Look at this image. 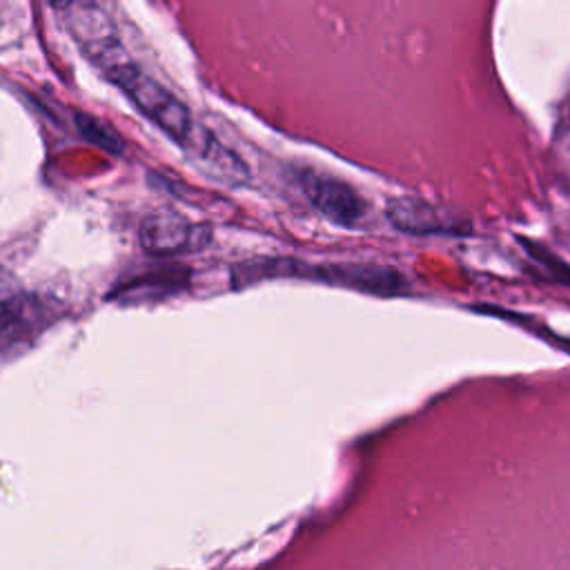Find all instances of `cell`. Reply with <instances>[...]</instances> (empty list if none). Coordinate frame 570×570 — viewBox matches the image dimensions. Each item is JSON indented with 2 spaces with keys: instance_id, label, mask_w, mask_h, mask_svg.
<instances>
[{
  "instance_id": "6da1fadb",
  "label": "cell",
  "mask_w": 570,
  "mask_h": 570,
  "mask_svg": "<svg viewBox=\"0 0 570 570\" xmlns=\"http://www.w3.org/2000/svg\"><path fill=\"white\" fill-rule=\"evenodd\" d=\"M96 60L109 76L114 85H118L127 98L169 138H174L180 147L196 129L189 109L156 78L145 73L136 62H131L116 45L102 42Z\"/></svg>"
},
{
  "instance_id": "7a4b0ae2",
  "label": "cell",
  "mask_w": 570,
  "mask_h": 570,
  "mask_svg": "<svg viewBox=\"0 0 570 570\" xmlns=\"http://www.w3.org/2000/svg\"><path fill=\"white\" fill-rule=\"evenodd\" d=\"M256 272L265 276H298L314 278L330 285L356 289L376 296H396L407 289V281L401 272L387 265L374 263H347V265H305L298 261H258Z\"/></svg>"
},
{
  "instance_id": "52a82bcc",
  "label": "cell",
  "mask_w": 570,
  "mask_h": 570,
  "mask_svg": "<svg viewBox=\"0 0 570 570\" xmlns=\"http://www.w3.org/2000/svg\"><path fill=\"white\" fill-rule=\"evenodd\" d=\"M198 227L176 212L163 209L149 214L140 225V243L149 254L169 256L196 245Z\"/></svg>"
},
{
  "instance_id": "277c9868",
  "label": "cell",
  "mask_w": 570,
  "mask_h": 570,
  "mask_svg": "<svg viewBox=\"0 0 570 570\" xmlns=\"http://www.w3.org/2000/svg\"><path fill=\"white\" fill-rule=\"evenodd\" d=\"M385 216L403 234L430 236V234H470L465 220H456L441 207L412 196H396L385 203Z\"/></svg>"
},
{
  "instance_id": "30bf717a",
  "label": "cell",
  "mask_w": 570,
  "mask_h": 570,
  "mask_svg": "<svg viewBox=\"0 0 570 570\" xmlns=\"http://www.w3.org/2000/svg\"><path fill=\"white\" fill-rule=\"evenodd\" d=\"M49 4H51L53 9H58V11H65V9L71 4V0H49Z\"/></svg>"
},
{
  "instance_id": "ba28073f",
  "label": "cell",
  "mask_w": 570,
  "mask_h": 570,
  "mask_svg": "<svg viewBox=\"0 0 570 570\" xmlns=\"http://www.w3.org/2000/svg\"><path fill=\"white\" fill-rule=\"evenodd\" d=\"M76 127L89 142L98 145L100 149H107L111 154H120L125 149V140L120 138V134L109 122H102L96 116L76 114Z\"/></svg>"
},
{
  "instance_id": "3957f363",
  "label": "cell",
  "mask_w": 570,
  "mask_h": 570,
  "mask_svg": "<svg viewBox=\"0 0 570 570\" xmlns=\"http://www.w3.org/2000/svg\"><path fill=\"white\" fill-rule=\"evenodd\" d=\"M294 180L303 196L318 209L327 220L341 227H358L367 218V203L361 194L341 178L318 174L314 169H296Z\"/></svg>"
},
{
  "instance_id": "9c48e42d",
  "label": "cell",
  "mask_w": 570,
  "mask_h": 570,
  "mask_svg": "<svg viewBox=\"0 0 570 570\" xmlns=\"http://www.w3.org/2000/svg\"><path fill=\"white\" fill-rule=\"evenodd\" d=\"M22 289V285L18 283V278L11 274V272H7L4 267H0V305L9 298V296H13L16 292H20Z\"/></svg>"
},
{
  "instance_id": "5b68a950",
  "label": "cell",
  "mask_w": 570,
  "mask_h": 570,
  "mask_svg": "<svg viewBox=\"0 0 570 570\" xmlns=\"http://www.w3.org/2000/svg\"><path fill=\"white\" fill-rule=\"evenodd\" d=\"M51 321V305L20 289L0 305V352L31 341Z\"/></svg>"
},
{
  "instance_id": "8992f818",
  "label": "cell",
  "mask_w": 570,
  "mask_h": 570,
  "mask_svg": "<svg viewBox=\"0 0 570 570\" xmlns=\"http://www.w3.org/2000/svg\"><path fill=\"white\" fill-rule=\"evenodd\" d=\"M183 147L191 163L214 180L227 185H243L249 180V167L245 165V160L236 151L225 147L207 129L196 127Z\"/></svg>"
}]
</instances>
